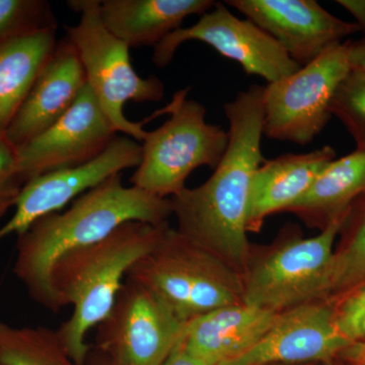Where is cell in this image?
Instances as JSON below:
<instances>
[{"label": "cell", "mask_w": 365, "mask_h": 365, "mask_svg": "<svg viewBox=\"0 0 365 365\" xmlns=\"http://www.w3.org/2000/svg\"><path fill=\"white\" fill-rule=\"evenodd\" d=\"M348 42L329 48L311 63L264 86L263 135L307 145L332 117L338 86L349 73Z\"/></svg>", "instance_id": "obj_8"}, {"label": "cell", "mask_w": 365, "mask_h": 365, "mask_svg": "<svg viewBox=\"0 0 365 365\" xmlns=\"http://www.w3.org/2000/svg\"><path fill=\"white\" fill-rule=\"evenodd\" d=\"M45 31H57L49 2L0 0V44Z\"/></svg>", "instance_id": "obj_23"}, {"label": "cell", "mask_w": 365, "mask_h": 365, "mask_svg": "<svg viewBox=\"0 0 365 365\" xmlns=\"http://www.w3.org/2000/svg\"><path fill=\"white\" fill-rule=\"evenodd\" d=\"M187 41L205 43L222 56L241 64L247 74L260 76L268 83L302 67L268 33L248 19L237 18L222 2H215L193 26L178 29L160 41L155 47L153 63L167 66L178 48Z\"/></svg>", "instance_id": "obj_10"}, {"label": "cell", "mask_w": 365, "mask_h": 365, "mask_svg": "<svg viewBox=\"0 0 365 365\" xmlns=\"http://www.w3.org/2000/svg\"><path fill=\"white\" fill-rule=\"evenodd\" d=\"M332 116L342 122L356 144L365 151V73L350 69L338 86L331 106Z\"/></svg>", "instance_id": "obj_24"}, {"label": "cell", "mask_w": 365, "mask_h": 365, "mask_svg": "<svg viewBox=\"0 0 365 365\" xmlns=\"http://www.w3.org/2000/svg\"><path fill=\"white\" fill-rule=\"evenodd\" d=\"M336 2L351 14L360 31L365 33V0H337Z\"/></svg>", "instance_id": "obj_28"}, {"label": "cell", "mask_w": 365, "mask_h": 365, "mask_svg": "<svg viewBox=\"0 0 365 365\" xmlns=\"http://www.w3.org/2000/svg\"><path fill=\"white\" fill-rule=\"evenodd\" d=\"M21 187L18 177V148L0 133V202L13 205Z\"/></svg>", "instance_id": "obj_26"}, {"label": "cell", "mask_w": 365, "mask_h": 365, "mask_svg": "<svg viewBox=\"0 0 365 365\" xmlns=\"http://www.w3.org/2000/svg\"><path fill=\"white\" fill-rule=\"evenodd\" d=\"M278 314L237 304L191 319L180 343L206 365H220L251 349L273 325Z\"/></svg>", "instance_id": "obj_16"}, {"label": "cell", "mask_w": 365, "mask_h": 365, "mask_svg": "<svg viewBox=\"0 0 365 365\" xmlns=\"http://www.w3.org/2000/svg\"><path fill=\"white\" fill-rule=\"evenodd\" d=\"M163 365H206L201 360L197 359L193 355L190 354L181 343L177 346L176 349L172 352L169 359L165 360Z\"/></svg>", "instance_id": "obj_30"}, {"label": "cell", "mask_w": 365, "mask_h": 365, "mask_svg": "<svg viewBox=\"0 0 365 365\" xmlns=\"http://www.w3.org/2000/svg\"><path fill=\"white\" fill-rule=\"evenodd\" d=\"M300 365H324V364H300Z\"/></svg>", "instance_id": "obj_34"}, {"label": "cell", "mask_w": 365, "mask_h": 365, "mask_svg": "<svg viewBox=\"0 0 365 365\" xmlns=\"http://www.w3.org/2000/svg\"><path fill=\"white\" fill-rule=\"evenodd\" d=\"M0 365H4V364H1V361H0Z\"/></svg>", "instance_id": "obj_35"}, {"label": "cell", "mask_w": 365, "mask_h": 365, "mask_svg": "<svg viewBox=\"0 0 365 365\" xmlns=\"http://www.w3.org/2000/svg\"><path fill=\"white\" fill-rule=\"evenodd\" d=\"M349 211L314 237H302L290 228L263 253L251 255L242 274L244 304L280 314L329 300L335 242Z\"/></svg>", "instance_id": "obj_5"}, {"label": "cell", "mask_w": 365, "mask_h": 365, "mask_svg": "<svg viewBox=\"0 0 365 365\" xmlns=\"http://www.w3.org/2000/svg\"><path fill=\"white\" fill-rule=\"evenodd\" d=\"M228 145L207 181L172 197L177 230L242 274L251 256L247 215L261 150L264 86L252 85L225 105Z\"/></svg>", "instance_id": "obj_1"}, {"label": "cell", "mask_w": 365, "mask_h": 365, "mask_svg": "<svg viewBox=\"0 0 365 365\" xmlns=\"http://www.w3.org/2000/svg\"><path fill=\"white\" fill-rule=\"evenodd\" d=\"M342 230L344 237L331 265L329 300L365 284V195L353 203Z\"/></svg>", "instance_id": "obj_22"}, {"label": "cell", "mask_w": 365, "mask_h": 365, "mask_svg": "<svg viewBox=\"0 0 365 365\" xmlns=\"http://www.w3.org/2000/svg\"><path fill=\"white\" fill-rule=\"evenodd\" d=\"M338 357L350 365H365V341L348 345Z\"/></svg>", "instance_id": "obj_29"}, {"label": "cell", "mask_w": 365, "mask_h": 365, "mask_svg": "<svg viewBox=\"0 0 365 365\" xmlns=\"http://www.w3.org/2000/svg\"><path fill=\"white\" fill-rule=\"evenodd\" d=\"M0 361L4 365H81L69 356L56 330L14 327L2 321Z\"/></svg>", "instance_id": "obj_21"}, {"label": "cell", "mask_w": 365, "mask_h": 365, "mask_svg": "<svg viewBox=\"0 0 365 365\" xmlns=\"http://www.w3.org/2000/svg\"><path fill=\"white\" fill-rule=\"evenodd\" d=\"M86 86L85 71L68 38L57 42L6 132L20 148L56 123L76 102Z\"/></svg>", "instance_id": "obj_15"}, {"label": "cell", "mask_w": 365, "mask_h": 365, "mask_svg": "<svg viewBox=\"0 0 365 365\" xmlns=\"http://www.w3.org/2000/svg\"><path fill=\"white\" fill-rule=\"evenodd\" d=\"M126 278L160 295L187 323L244 302L242 274L170 225Z\"/></svg>", "instance_id": "obj_4"}, {"label": "cell", "mask_w": 365, "mask_h": 365, "mask_svg": "<svg viewBox=\"0 0 365 365\" xmlns=\"http://www.w3.org/2000/svg\"><path fill=\"white\" fill-rule=\"evenodd\" d=\"M141 155V143L131 137L117 135L90 162L53 170L26 182L14 201L13 216L0 227V242L23 234L36 220L58 212L115 175L138 167Z\"/></svg>", "instance_id": "obj_11"}, {"label": "cell", "mask_w": 365, "mask_h": 365, "mask_svg": "<svg viewBox=\"0 0 365 365\" xmlns=\"http://www.w3.org/2000/svg\"><path fill=\"white\" fill-rule=\"evenodd\" d=\"M188 91H177L169 119L148 131L141 162L130 179L132 186L160 198L170 199L186 188L194 170L203 165L215 170L227 148V132L206 122V108L188 100Z\"/></svg>", "instance_id": "obj_7"}, {"label": "cell", "mask_w": 365, "mask_h": 365, "mask_svg": "<svg viewBox=\"0 0 365 365\" xmlns=\"http://www.w3.org/2000/svg\"><path fill=\"white\" fill-rule=\"evenodd\" d=\"M98 365H112V364H110L109 360H107V362H105V364H100Z\"/></svg>", "instance_id": "obj_32"}, {"label": "cell", "mask_w": 365, "mask_h": 365, "mask_svg": "<svg viewBox=\"0 0 365 365\" xmlns=\"http://www.w3.org/2000/svg\"><path fill=\"white\" fill-rule=\"evenodd\" d=\"M334 302V319L341 335L348 342L365 341V284Z\"/></svg>", "instance_id": "obj_25"}, {"label": "cell", "mask_w": 365, "mask_h": 365, "mask_svg": "<svg viewBox=\"0 0 365 365\" xmlns=\"http://www.w3.org/2000/svg\"><path fill=\"white\" fill-rule=\"evenodd\" d=\"M186 325L163 297L126 278L96 337L112 365H163Z\"/></svg>", "instance_id": "obj_9"}, {"label": "cell", "mask_w": 365, "mask_h": 365, "mask_svg": "<svg viewBox=\"0 0 365 365\" xmlns=\"http://www.w3.org/2000/svg\"><path fill=\"white\" fill-rule=\"evenodd\" d=\"M365 195V151L336 158L319 173L311 188L287 211L321 230Z\"/></svg>", "instance_id": "obj_19"}, {"label": "cell", "mask_w": 365, "mask_h": 365, "mask_svg": "<svg viewBox=\"0 0 365 365\" xmlns=\"http://www.w3.org/2000/svg\"><path fill=\"white\" fill-rule=\"evenodd\" d=\"M348 57L351 69L365 73V37L355 42H348Z\"/></svg>", "instance_id": "obj_27"}, {"label": "cell", "mask_w": 365, "mask_h": 365, "mask_svg": "<svg viewBox=\"0 0 365 365\" xmlns=\"http://www.w3.org/2000/svg\"><path fill=\"white\" fill-rule=\"evenodd\" d=\"M11 207H13V205H11V204L0 202V218L6 215L7 211H9Z\"/></svg>", "instance_id": "obj_31"}, {"label": "cell", "mask_w": 365, "mask_h": 365, "mask_svg": "<svg viewBox=\"0 0 365 365\" xmlns=\"http://www.w3.org/2000/svg\"><path fill=\"white\" fill-rule=\"evenodd\" d=\"M324 365H337L335 364V362H329V364H324Z\"/></svg>", "instance_id": "obj_33"}, {"label": "cell", "mask_w": 365, "mask_h": 365, "mask_svg": "<svg viewBox=\"0 0 365 365\" xmlns=\"http://www.w3.org/2000/svg\"><path fill=\"white\" fill-rule=\"evenodd\" d=\"M56 44V31L0 44V133H6Z\"/></svg>", "instance_id": "obj_20"}, {"label": "cell", "mask_w": 365, "mask_h": 365, "mask_svg": "<svg viewBox=\"0 0 365 365\" xmlns=\"http://www.w3.org/2000/svg\"><path fill=\"white\" fill-rule=\"evenodd\" d=\"M69 7L81 14L78 25L66 26V37L76 48L85 71L86 83L97 98L116 133L143 143L148 131L143 125L158 115L167 114L165 108L150 119L133 122L124 115L128 102H160L165 86L157 76L141 78L132 66L128 47L108 31L100 16V0H71Z\"/></svg>", "instance_id": "obj_6"}, {"label": "cell", "mask_w": 365, "mask_h": 365, "mask_svg": "<svg viewBox=\"0 0 365 365\" xmlns=\"http://www.w3.org/2000/svg\"><path fill=\"white\" fill-rule=\"evenodd\" d=\"M212 0H102L101 20L129 48L155 47L193 14L207 13Z\"/></svg>", "instance_id": "obj_18"}, {"label": "cell", "mask_w": 365, "mask_h": 365, "mask_svg": "<svg viewBox=\"0 0 365 365\" xmlns=\"http://www.w3.org/2000/svg\"><path fill=\"white\" fill-rule=\"evenodd\" d=\"M350 344L336 327L334 302L321 300L278 314L256 345L220 365L326 364Z\"/></svg>", "instance_id": "obj_13"}, {"label": "cell", "mask_w": 365, "mask_h": 365, "mask_svg": "<svg viewBox=\"0 0 365 365\" xmlns=\"http://www.w3.org/2000/svg\"><path fill=\"white\" fill-rule=\"evenodd\" d=\"M335 158V150L323 146L311 153H288L264 160L252 179L247 215L248 232H260L268 216L287 211L294 205Z\"/></svg>", "instance_id": "obj_17"}, {"label": "cell", "mask_w": 365, "mask_h": 365, "mask_svg": "<svg viewBox=\"0 0 365 365\" xmlns=\"http://www.w3.org/2000/svg\"><path fill=\"white\" fill-rule=\"evenodd\" d=\"M225 4L268 33L299 66L360 31L356 24L333 16L314 0H227Z\"/></svg>", "instance_id": "obj_14"}, {"label": "cell", "mask_w": 365, "mask_h": 365, "mask_svg": "<svg viewBox=\"0 0 365 365\" xmlns=\"http://www.w3.org/2000/svg\"><path fill=\"white\" fill-rule=\"evenodd\" d=\"M117 136L88 83L56 123L18 148L21 184L93 160Z\"/></svg>", "instance_id": "obj_12"}, {"label": "cell", "mask_w": 365, "mask_h": 365, "mask_svg": "<svg viewBox=\"0 0 365 365\" xmlns=\"http://www.w3.org/2000/svg\"><path fill=\"white\" fill-rule=\"evenodd\" d=\"M168 225L125 222L102 241L69 252L55 264V294L62 309L73 307L71 318L56 331L76 364L86 365L90 353L86 335L107 318L127 273L155 248Z\"/></svg>", "instance_id": "obj_3"}, {"label": "cell", "mask_w": 365, "mask_h": 365, "mask_svg": "<svg viewBox=\"0 0 365 365\" xmlns=\"http://www.w3.org/2000/svg\"><path fill=\"white\" fill-rule=\"evenodd\" d=\"M173 215L170 199L124 186L122 174L90 190L63 212L43 216L18 235L14 274L31 299L53 313L61 311L51 274L60 258L102 241L128 222L163 225Z\"/></svg>", "instance_id": "obj_2"}]
</instances>
